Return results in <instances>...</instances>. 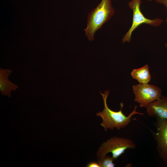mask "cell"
Masks as SVG:
<instances>
[{
  "label": "cell",
  "mask_w": 167,
  "mask_h": 167,
  "mask_svg": "<svg viewBox=\"0 0 167 167\" xmlns=\"http://www.w3.org/2000/svg\"><path fill=\"white\" fill-rule=\"evenodd\" d=\"M162 4L166 7L167 10V0H162Z\"/></svg>",
  "instance_id": "cell-12"
},
{
  "label": "cell",
  "mask_w": 167,
  "mask_h": 167,
  "mask_svg": "<svg viewBox=\"0 0 167 167\" xmlns=\"http://www.w3.org/2000/svg\"><path fill=\"white\" fill-rule=\"evenodd\" d=\"M152 0H148V1H152ZM155 0L156 1V2H157L159 3L162 4V0Z\"/></svg>",
  "instance_id": "cell-13"
},
{
  "label": "cell",
  "mask_w": 167,
  "mask_h": 167,
  "mask_svg": "<svg viewBox=\"0 0 167 167\" xmlns=\"http://www.w3.org/2000/svg\"><path fill=\"white\" fill-rule=\"evenodd\" d=\"M154 123L156 128L152 131L154 139L156 142V149L163 162L167 164V119L156 118Z\"/></svg>",
  "instance_id": "cell-6"
},
{
  "label": "cell",
  "mask_w": 167,
  "mask_h": 167,
  "mask_svg": "<svg viewBox=\"0 0 167 167\" xmlns=\"http://www.w3.org/2000/svg\"><path fill=\"white\" fill-rule=\"evenodd\" d=\"M136 144L132 140L122 137L114 136L108 139L99 148L96 156L98 157L106 155L111 152L112 157L115 159L123 154L128 149H135Z\"/></svg>",
  "instance_id": "cell-3"
},
{
  "label": "cell",
  "mask_w": 167,
  "mask_h": 167,
  "mask_svg": "<svg viewBox=\"0 0 167 167\" xmlns=\"http://www.w3.org/2000/svg\"><path fill=\"white\" fill-rule=\"evenodd\" d=\"M141 3V0H131L128 2L129 6L133 12L132 23L131 27L122 39V42L123 43L130 42L132 32L140 25L147 24L157 27L164 22L162 19L159 18L151 19L146 18L140 9Z\"/></svg>",
  "instance_id": "cell-4"
},
{
  "label": "cell",
  "mask_w": 167,
  "mask_h": 167,
  "mask_svg": "<svg viewBox=\"0 0 167 167\" xmlns=\"http://www.w3.org/2000/svg\"><path fill=\"white\" fill-rule=\"evenodd\" d=\"M166 23L167 24V18H166ZM165 47H166V48H167V42L165 43Z\"/></svg>",
  "instance_id": "cell-14"
},
{
  "label": "cell",
  "mask_w": 167,
  "mask_h": 167,
  "mask_svg": "<svg viewBox=\"0 0 167 167\" xmlns=\"http://www.w3.org/2000/svg\"><path fill=\"white\" fill-rule=\"evenodd\" d=\"M100 93L102 96L104 107L102 111L96 113V115L100 116L102 118V121L100 125L104 128L105 131H108V129L113 130L115 128L118 130L124 128L131 122V118L133 115L145 114L136 111L137 106L136 105L133 111L128 116H126L122 111L124 105V103L122 102L120 104L121 109L119 111H115L112 110L109 108L107 103V99L109 91V90L105 91L104 94Z\"/></svg>",
  "instance_id": "cell-1"
},
{
  "label": "cell",
  "mask_w": 167,
  "mask_h": 167,
  "mask_svg": "<svg viewBox=\"0 0 167 167\" xmlns=\"http://www.w3.org/2000/svg\"><path fill=\"white\" fill-rule=\"evenodd\" d=\"M131 75L139 84H148L151 80V76L148 64L139 68L133 69L131 72Z\"/></svg>",
  "instance_id": "cell-9"
},
{
  "label": "cell",
  "mask_w": 167,
  "mask_h": 167,
  "mask_svg": "<svg viewBox=\"0 0 167 167\" xmlns=\"http://www.w3.org/2000/svg\"><path fill=\"white\" fill-rule=\"evenodd\" d=\"M115 159L112 157L105 155L97 158V162L100 167H114L116 165L113 162Z\"/></svg>",
  "instance_id": "cell-10"
},
{
  "label": "cell",
  "mask_w": 167,
  "mask_h": 167,
  "mask_svg": "<svg viewBox=\"0 0 167 167\" xmlns=\"http://www.w3.org/2000/svg\"><path fill=\"white\" fill-rule=\"evenodd\" d=\"M11 70L0 68V92L2 95L10 97L12 91H15L18 86L12 83L8 77L11 75Z\"/></svg>",
  "instance_id": "cell-8"
},
{
  "label": "cell",
  "mask_w": 167,
  "mask_h": 167,
  "mask_svg": "<svg viewBox=\"0 0 167 167\" xmlns=\"http://www.w3.org/2000/svg\"><path fill=\"white\" fill-rule=\"evenodd\" d=\"M87 167H100L97 162L91 161L88 163L87 165Z\"/></svg>",
  "instance_id": "cell-11"
},
{
  "label": "cell",
  "mask_w": 167,
  "mask_h": 167,
  "mask_svg": "<svg viewBox=\"0 0 167 167\" xmlns=\"http://www.w3.org/2000/svg\"><path fill=\"white\" fill-rule=\"evenodd\" d=\"M114 13L111 0H101L90 12L87 17V27L84 29L89 41L94 40L95 32L111 19Z\"/></svg>",
  "instance_id": "cell-2"
},
{
  "label": "cell",
  "mask_w": 167,
  "mask_h": 167,
  "mask_svg": "<svg viewBox=\"0 0 167 167\" xmlns=\"http://www.w3.org/2000/svg\"><path fill=\"white\" fill-rule=\"evenodd\" d=\"M146 108L148 115L151 117L167 119V97L162 96L158 100L148 105Z\"/></svg>",
  "instance_id": "cell-7"
},
{
  "label": "cell",
  "mask_w": 167,
  "mask_h": 167,
  "mask_svg": "<svg viewBox=\"0 0 167 167\" xmlns=\"http://www.w3.org/2000/svg\"><path fill=\"white\" fill-rule=\"evenodd\" d=\"M133 91L135 96L134 101L139 103L141 107L146 108L150 103L162 96L160 88L148 84L134 85Z\"/></svg>",
  "instance_id": "cell-5"
}]
</instances>
